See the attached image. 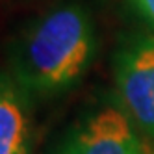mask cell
<instances>
[{"label":"cell","instance_id":"5","mask_svg":"<svg viewBox=\"0 0 154 154\" xmlns=\"http://www.w3.org/2000/svg\"><path fill=\"white\" fill-rule=\"evenodd\" d=\"M128 4L150 28H154V0H128Z\"/></svg>","mask_w":154,"mask_h":154},{"label":"cell","instance_id":"3","mask_svg":"<svg viewBox=\"0 0 154 154\" xmlns=\"http://www.w3.org/2000/svg\"><path fill=\"white\" fill-rule=\"evenodd\" d=\"M52 154H147L139 130L117 98H106L74 123Z\"/></svg>","mask_w":154,"mask_h":154},{"label":"cell","instance_id":"2","mask_svg":"<svg viewBox=\"0 0 154 154\" xmlns=\"http://www.w3.org/2000/svg\"><path fill=\"white\" fill-rule=\"evenodd\" d=\"M117 100L139 134L154 141V34L126 37L113 54Z\"/></svg>","mask_w":154,"mask_h":154},{"label":"cell","instance_id":"1","mask_svg":"<svg viewBox=\"0 0 154 154\" xmlns=\"http://www.w3.org/2000/svg\"><path fill=\"white\" fill-rule=\"evenodd\" d=\"M97 50L89 9L65 2L32 20L9 45V74L30 97H60L85 78Z\"/></svg>","mask_w":154,"mask_h":154},{"label":"cell","instance_id":"4","mask_svg":"<svg viewBox=\"0 0 154 154\" xmlns=\"http://www.w3.org/2000/svg\"><path fill=\"white\" fill-rule=\"evenodd\" d=\"M30 98L11 74L0 71V154H34Z\"/></svg>","mask_w":154,"mask_h":154}]
</instances>
